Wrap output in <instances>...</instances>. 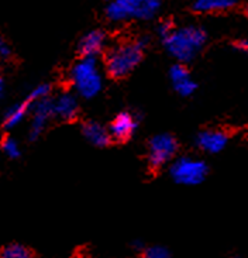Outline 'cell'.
Listing matches in <instances>:
<instances>
[{
    "mask_svg": "<svg viewBox=\"0 0 248 258\" xmlns=\"http://www.w3.org/2000/svg\"><path fill=\"white\" fill-rule=\"evenodd\" d=\"M109 2H110V0H109Z\"/></svg>",
    "mask_w": 248,
    "mask_h": 258,
    "instance_id": "26",
    "label": "cell"
},
{
    "mask_svg": "<svg viewBox=\"0 0 248 258\" xmlns=\"http://www.w3.org/2000/svg\"><path fill=\"white\" fill-rule=\"evenodd\" d=\"M178 151V141L172 134H158L148 141L147 147V162L151 171H158L173 160Z\"/></svg>",
    "mask_w": 248,
    "mask_h": 258,
    "instance_id": "4",
    "label": "cell"
},
{
    "mask_svg": "<svg viewBox=\"0 0 248 258\" xmlns=\"http://www.w3.org/2000/svg\"><path fill=\"white\" fill-rule=\"evenodd\" d=\"M0 147L3 150V153L6 154L10 158H19L20 157V147L19 143L12 137H5L0 143Z\"/></svg>",
    "mask_w": 248,
    "mask_h": 258,
    "instance_id": "18",
    "label": "cell"
},
{
    "mask_svg": "<svg viewBox=\"0 0 248 258\" xmlns=\"http://www.w3.org/2000/svg\"><path fill=\"white\" fill-rule=\"evenodd\" d=\"M169 79L173 85V89L180 96H191L196 91L198 85L193 81L189 70L185 67V63L176 62L169 70Z\"/></svg>",
    "mask_w": 248,
    "mask_h": 258,
    "instance_id": "9",
    "label": "cell"
},
{
    "mask_svg": "<svg viewBox=\"0 0 248 258\" xmlns=\"http://www.w3.org/2000/svg\"><path fill=\"white\" fill-rule=\"evenodd\" d=\"M0 258H34V255L26 245L12 243L0 250Z\"/></svg>",
    "mask_w": 248,
    "mask_h": 258,
    "instance_id": "17",
    "label": "cell"
},
{
    "mask_svg": "<svg viewBox=\"0 0 248 258\" xmlns=\"http://www.w3.org/2000/svg\"><path fill=\"white\" fill-rule=\"evenodd\" d=\"M147 47V38L124 40L113 45L104 56V67L109 77L113 79H121L130 75L143 61L144 49Z\"/></svg>",
    "mask_w": 248,
    "mask_h": 258,
    "instance_id": "1",
    "label": "cell"
},
{
    "mask_svg": "<svg viewBox=\"0 0 248 258\" xmlns=\"http://www.w3.org/2000/svg\"><path fill=\"white\" fill-rule=\"evenodd\" d=\"M12 55H13V49L10 44L3 37H0V59H9L12 58Z\"/></svg>",
    "mask_w": 248,
    "mask_h": 258,
    "instance_id": "22",
    "label": "cell"
},
{
    "mask_svg": "<svg viewBox=\"0 0 248 258\" xmlns=\"http://www.w3.org/2000/svg\"><path fill=\"white\" fill-rule=\"evenodd\" d=\"M54 116V99H41L31 106V124L28 130L30 140H37L41 136L48 121Z\"/></svg>",
    "mask_w": 248,
    "mask_h": 258,
    "instance_id": "6",
    "label": "cell"
},
{
    "mask_svg": "<svg viewBox=\"0 0 248 258\" xmlns=\"http://www.w3.org/2000/svg\"><path fill=\"white\" fill-rule=\"evenodd\" d=\"M3 93H5V81H3V78L0 77V98L3 96Z\"/></svg>",
    "mask_w": 248,
    "mask_h": 258,
    "instance_id": "24",
    "label": "cell"
},
{
    "mask_svg": "<svg viewBox=\"0 0 248 258\" xmlns=\"http://www.w3.org/2000/svg\"><path fill=\"white\" fill-rule=\"evenodd\" d=\"M244 12H245V14L248 16V0L245 2V5H244Z\"/></svg>",
    "mask_w": 248,
    "mask_h": 258,
    "instance_id": "25",
    "label": "cell"
},
{
    "mask_svg": "<svg viewBox=\"0 0 248 258\" xmlns=\"http://www.w3.org/2000/svg\"><path fill=\"white\" fill-rule=\"evenodd\" d=\"M207 41L206 31L198 26L175 28L172 34L164 40L165 49L178 62L185 63L196 58Z\"/></svg>",
    "mask_w": 248,
    "mask_h": 258,
    "instance_id": "2",
    "label": "cell"
},
{
    "mask_svg": "<svg viewBox=\"0 0 248 258\" xmlns=\"http://www.w3.org/2000/svg\"><path fill=\"white\" fill-rule=\"evenodd\" d=\"M31 106H33V103L27 98L20 103L12 106L5 114V120H3L5 128H13V127L19 126L24 120V117L27 116L28 112H31Z\"/></svg>",
    "mask_w": 248,
    "mask_h": 258,
    "instance_id": "15",
    "label": "cell"
},
{
    "mask_svg": "<svg viewBox=\"0 0 248 258\" xmlns=\"http://www.w3.org/2000/svg\"><path fill=\"white\" fill-rule=\"evenodd\" d=\"M107 37L102 30H92L78 42V52L81 58H96L106 48Z\"/></svg>",
    "mask_w": 248,
    "mask_h": 258,
    "instance_id": "8",
    "label": "cell"
},
{
    "mask_svg": "<svg viewBox=\"0 0 248 258\" xmlns=\"http://www.w3.org/2000/svg\"><path fill=\"white\" fill-rule=\"evenodd\" d=\"M140 0H110L106 7V17L111 23H121L136 19V10Z\"/></svg>",
    "mask_w": 248,
    "mask_h": 258,
    "instance_id": "11",
    "label": "cell"
},
{
    "mask_svg": "<svg viewBox=\"0 0 248 258\" xmlns=\"http://www.w3.org/2000/svg\"><path fill=\"white\" fill-rule=\"evenodd\" d=\"M233 47L237 51H240V52L248 54V38H240V40H237V41L233 42Z\"/></svg>",
    "mask_w": 248,
    "mask_h": 258,
    "instance_id": "23",
    "label": "cell"
},
{
    "mask_svg": "<svg viewBox=\"0 0 248 258\" xmlns=\"http://www.w3.org/2000/svg\"><path fill=\"white\" fill-rule=\"evenodd\" d=\"M171 176L175 182L180 185H199L205 181L209 168L206 162L202 160H195L192 157H180L173 161L171 165Z\"/></svg>",
    "mask_w": 248,
    "mask_h": 258,
    "instance_id": "5",
    "label": "cell"
},
{
    "mask_svg": "<svg viewBox=\"0 0 248 258\" xmlns=\"http://www.w3.org/2000/svg\"><path fill=\"white\" fill-rule=\"evenodd\" d=\"M227 133L219 128H209L205 132H200L196 140L200 150L209 154L220 153L221 150H224V147L227 146Z\"/></svg>",
    "mask_w": 248,
    "mask_h": 258,
    "instance_id": "10",
    "label": "cell"
},
{
    "mask_svg": "<svg viewBox=\"0 0 248 258\" xmlns=\"http://www.w3.org/2000/svg\"><path fill=\"white\" fill-rule=\"evenodd\" d=\"M175 26H173V23L171 20H162L159 21L158 26H157V33L161 37V40L164 41L165 38H168L169 35L172 34V31L175 30Z\"/></svg>",
    "mask_w": 248,
    "mask_h": 258,
    "instance_id": "21",
    "label": "cell"
},
{
    "mask_svg": "<svg viewBox=\"0 0 248 258\" xmlns=\"http://www.w3.org/2000/svg\"><path fill=\"white\" fill-rule=\"evenodd\" d=\"M238 0H193L192 10L199 14L224 13L233 10Z\"/></svg>",
    "mask_w": 248,
    "mask_h": 258,
    "instance_id": "14",
    "label": "cell"
},
{
    "mask_svg": "<svg viewBox=\"0 0 248 258\" xmlns=\"http://www.w3.org/2000/svg\"><path fill=\"white\" fill-rule=\"evenodd\" d=\"M162 6V0H140L136 10V19L151 20L159 13Z\"/></svg>",
    "mask_w": 248,
    "mask_h": 258,
    "instance_id": "16",
    "label": "cell"
},
{
    "mask_svg": "<svg viewBox=\"0 0 248 258\" xmlns=\"http://www.w3.org/2000/svg\"><path fill=\"white\" fill-rule=\"evenodd\" d=\"M69 78L76 93L85 99L95 98L103 86V78L96 58L78 59L71 68Z\"/></svg>",
    "mask_w": 248,
    "mask_h": 258,
    "instance_id": "3",
    "label": "cell"
},
{
    "mask_svg": "<svg viewBox=\"0 0 248 258\" xmlns=\"http://www.w3.org/2000/svg\"><path fill=\"white\" fill-rule=\"evenodd\" d=\"M143 258H171V254L165 247L154 245V247L145 248L144 252H143Z\"/></svg>",
    "mask_w": 248,
    "mask_h": 258,
    "instance_id": "20",
    "label": "cell"
},
{
    "mask_svg": "<svg viewBox=\"0 0 248 258\" xmlns=\"http://www.w3.org/2000/svg\"><path fill=\"white\" fill-rule=\"evenodd\" d=\"M49 92H51V85L49 84H41L35 86L33 91L28 93L27 99L34 105L35 102L41 100V99L49 98Z\"/></svg>",
    "mask_w": 248,
    "mask_h": 258,
    "instance_id": "19",
    "label": "cell"
},
{
    "mask_svg": "<svg viewBox=\"0 0 248 258\" xmlns=\"http://www.w3.org/2000/svg\"><path fill=\"white\" fill-rule=\"evenodd\" d=\"M82 134L90 144H93L95 147H99V148L107 147L111 141L110 132L104 126H102L100 123L92 121V120L83 123Z\"/></svg>",
    "mask_w": 248,
    "mask_h": 258,
    "instance_id": "13",
    "label": "cell"
},
{
    "mask_svg": "<svg viewBox=\"0 0 248 258\" xmlns=\"http://www.w3.org/2000/svg\"><path fill=\"white\" fill-rule=\"evenodd\" d=\"M138 127V117L134 113L121 112L118 113L114 119L111 120L109 132H110L111 140H116L120 143H124L130 140Z\"/></svg>",
    "mask_w": 248,
    "mask_h": 258,
    "instance_id": "7",
    "label": "cell"
},
{
    "mask_svg": "<svg viewBox=\"0 0 248 258\" xmlns=\"http://www.w3.org/2000/svg\"><path fill=\"white\" fill-rule=\"evenodd\" d=\"M79 103L72 93H62L54 99V116L62 121H72L78 117Z\"/></svg>",
    "mask_w": 248,
    "mask_h": 258,
    "instance_id": "12",
    "label": "cell"
}]
</instances>
